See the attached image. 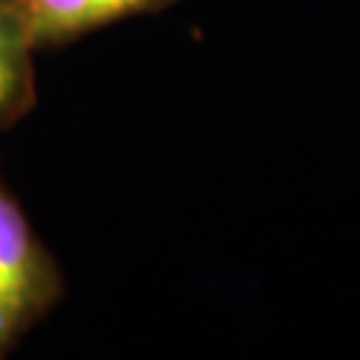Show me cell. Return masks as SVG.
I'll return each instance as SVG.
<instances>
[{"instance_id": "cell-2", "label": "cell", "mask_w": 360, "mask_h": 360, "mask_svg": "<svg viewBox=\"0 0 360 360\" xmlns=\"http://www.w3.org/2000/svg\"><path fill=\"white\" fill-rule=\"evenodd\" d=\"M179 0H13L35 49H53L131 16L158 13Z\"/></svg>"}, {"instance_id": "cell-1", "label": "cell", "mask_w": 360, "mask_h": 360, "mask_svg": "<svg viewBox=\"0 0 360 360\" xmlns=\"http://www.w3.org/2000/svg\"><path fill=\"white\" fill-rule=\"evenodd\" d=\"M65 294V278L0 174V358Z\"/></svg>"}, {"instance_id": "cell-3", "label": "cell", "mask_w": 360, "mask_h": 360, "mask_svg": "<svg viewBox=\"0 0 360 360\" xmlns=\"http://www.w3.org/2000/svg\"><path fill=\"white\" fill-rule=\"evenodd\" d=\"M35 51L13 0H0V129L35 107Z\"/></svg>"}]
</instances>
